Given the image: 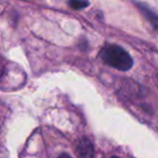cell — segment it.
<instances>
[{"label": "cell", "mask_w": 158, "mask_h": 158, "mask_svg": "<svg viewBox=\"0 0 158 158\" xmlns=\"http://www.w3.org/2000/svg\"><path fill=\"white\" fill-rule=\"evenodd\" d=\"M100 57L105 64L118 70L130 69L133 61L130 54L123 48L116 44H107L100 51Z\"/></svg>", "instance_id": "1"}, {"label": "cell", "mask_w": 158, "mask_h": 158, "mask_svg": "<svg viewBox=\"0 0 158 158\" xmlns=\"http://www.w3.org/2000/svg\"><path fill=\"white\" fill-rule=\"evenodd\" d=\"M75 152L78 158H94V148L88 138H82L78 141Z\"/></svg>", "instance_id": "2"}, {"label": "cell", "mask_w": 158, "mask_h": 158, "mask_svg": "<svg viewBox=\"0 0 158 158\" xmlns=\"http://www.w3.org/2000/svg\"><path fill=\"white\" fill-rule=\"evenodd\" d=\"M138 7L141 10L143 15L145 16V19L152 24V26L158 31V14L155 11H153L151 8H148L147 6L142 5V3H139Z\"/></svg>", "instance_id": "3"}, {"label": "cell", "mask_w": 158, "mask_h": 158, "mask_svg": "<svg viewBox=\"0 0 158 158\" xmlns=\"http://www.w3.org/2000/svg\"><path fill=\"white\" fill-rule=\"evenodd\" d=\"M89 5H90V3H89L88 1H77V0H75V1H69V2H68V6L74 10L84 9V8L88 7Z\"/></svg>", "instance_id": "4"}, {"label": "cell", "mask_w": 158, "mask_h": 158, "mask_svg": "<svg viewBox=\"0 0 158 158\" xmlns=\"http://www.w3.org/2000/svg\"><path fill=\"white\" fill-rule=\"evenodd\" d=\"M59 158H73V157H72V156L68 155V154L63 153V154H61V155L59 156Z\"/></svg>", "instance_id": "5"}, {"label": "cell", "mask_w": 158, "mask_h": 158, "mask_svg": "<svg viewBox=\"0 0 158 158\" xmlns=\"http://www.w3.org/2000/svg\"><path fill=\"white\" fill-rule=\"evenodd\" d=\"M156 84H157V87H158V74L156 75Z\"/></svg>", "instance_id": "6"}, {"label": "cell", "mask_w": 158, "mask_h": 158, "mask_svg": "<svg viewBox=\"0 0 158 158\" xmlns=\"http://www.w3.org/2000/svg\"><path fill=\"white\" fill-rule=\"evenodd\" d=\"M112 158H119V157H116V156H114V157H112Z\"/></svg>", "instance_id": "7"}]
</instances>
